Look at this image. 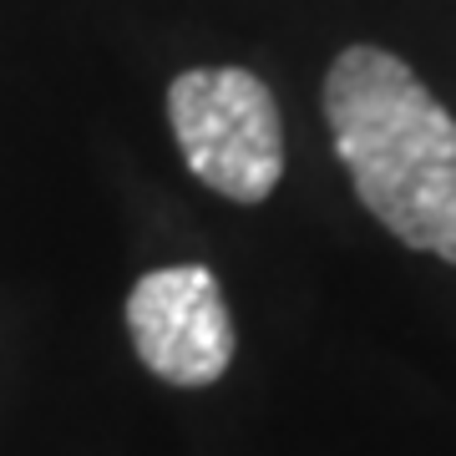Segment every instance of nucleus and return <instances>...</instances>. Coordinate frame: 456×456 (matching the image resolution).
<instances>
[{"label":"nucleus","instance_id":"f257e3e1","mask_svg":"<svg viewBox=\"0 0 456 456\" xmlns=\"http://www.w3.org/2000/svg\"><path fill=\"white\" fill-rule=\"evenodd\" d=\"M325 127L360 208L406 248L456 264V117L386 46H345L325 71Z\"/></svg>","mask_w":456,"mask_h":456},{"label":"nucleus","instance_id":"f03ea898","mask_svg":"<svg viewBox=\"0 0 456 456\" xmlns=\"http://www.w3.org/2000/svg\"><path fill=\"white\" fill-rule=\"evenodd\" d=\"M167 127L183 163L228 203H264L284 178V117L264 77L193 66L167 82Z\"/></svg>","mask_w":456,"mask_h":456},{"label":"nucleus","instance_id":"7ed1b4c3","mask_svg":"<svg viewBox=\"0 0 456 456\" xmlns=\"http://www.w3.org/2000/svg\"><path fill=\"white\" fill-rule=\"evenodd\" d=\"M127 335L137 360L178 391L224 380L239 350L224 289L203 264H173L137 279L127 294Z\"/></svg>","mask_w":456,"mask_h":456}]
</instances>
